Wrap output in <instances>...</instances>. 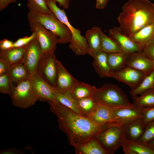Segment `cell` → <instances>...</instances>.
Segmentation results:
<instances>
[{"mask_svg": "<svg viewBox=\"0 0 154 154\" xmlns=\"http://www.w3.org/2000/svg\"><path fill=\"white\" fill-rule=\"evenodd\" d=\"M48 103L57 117L59 128L67 135L70 145L73 146L87 142L110 124L95 122L56 101Z\"/></svg>", "mask_w": 154, "mask_h": 154, "instance_id": "6da1fadb", "label": "cell"}, {"mask_svg": "<svg viewBox=\"0 0 154 154\" xmlns=\"http://www.w3.org/2000/svg\"><path fill=\"white\" fill-rule=\"evenodd\" d=\"M117 20L121 32L130 36L154 22V4L149 0H128Z\"/></svg>", "mask_w": 154, "mask_h": 154, "instance_id": "7a4b0ae2", "label": "cell"}, {"mask_svg": "<svg viewBox=\"0 0 154 154\" xmlns=\"http://www.w3.org/2000/svg\"><path fill=\"white\" fill-rule=\"evenodd\" d=\"M93 98L97 104L111 109L135 106L129 102L127 96L119 87L111 84H105L96 88Z\"/></svg>", "mask_w": 154, "mask_h": 154, "instance_id": "3957f363", "label": "cell"}, {"mask_svg": "<svg viewBox=\"0 0 154 154\" xmlns=\"http://www.w3.org/2000/svg\"><path fill=\"white\" fill-rule=\"evenodd\" d=\"M45 1L51 12L60 22L66 25L70 31L72 37L69 46V48L77 56L88 54L89 48L85 37L81 35L80 30L72 25L64 9L59 8L54 0Z\"/></svg>", "mask_w": 154, "mask_h": 154, "instance_id": "277c9868", "label": "cell"}, {"mask_svg": "<svg viewBox=\"0 0 154 154\" xmlns=\"http://www.w3.org/2000/svg\"><path fill=\"white\" fill-rule=\"evenodd\" d=\"M27 18L29 21L39 23L57 35L58 37V43L64 44L70 42L72 35L68 28L52 12L50 14H39L29 11Z\"/></svg>", "mask_w": 154, "mask_h": 154, "instance_id": "5b68a950", "label": "cell"}, {"mask_svg": "<svg viewBox=\"0 0 154 154\" xmlns=\"http://www.w3.org/2000/svg\"><path fill=\"white\" fill-rule=\"evenodd\" d=\"M108 154H114L121 146L124 139L121 125L110 123L95 136Z\"/></svg>", "mask_w": 154, "mask_h": 154, "instance_id": "8992f818", "label": "cell"}, {"mask_svg": "<svg viewBox=\"0 0 154 154\" xmlns=\"http://www.w3.org/2000/svg\"><path fill=\"white\" fill-rule=\"evenodd\" d=\"M14 87L10 96L13 104L21 108H26L38 100L31 84V78Z\"/></svg>", "mask_w": 154, "mask_h": 154, "instance_id": "52a82bcc", "label": "cell"}, {"mask_svg": "<svg viewBox=\"0 0 154 154\" xmlns=\"http://www.w3.org/2000/svg\"><path fill=\"white\" fill-rule=\"evenodd\" d=\"M57 60L54 52L43 53L36 73L54 87L57 78Z\"/></svg>", "mask_w": 154, "mask_h": 154, "instance_id": "ba28073f", "label": "cell"}, {"mask_svg": "<svg viewBox=\"0 0 154 154\" xmlns=\"http://www.w3.org/2000/svg\"><path fill=\"white\" fill-rule=\"evenodd\" d=\"M32 32H35L43 53L54 52L56 49L58 36L50 31H48L40 23L29 21Z\"/></svg>", "mask_w": 154, "mask_h": 154, "instance_id": "9c48e42d", "label": "cell"}, {"mask_svg": "<svg viewBox=\"0 0 154 154\" xmlns=\"http://www.w3.org/2000/svg\"><path fill=\"white\" fill-rule=\"evenodd\" d=\"M43 54L37 38L25 46L23 63L27 67L31 75L36 73Z\"/></svg>", "mask_w": 154, "mask_h": 154, "instance_id": "30bf717a", "label": "cell"}, {"mask_svg": "<svg viewBox=\"0 0 154 154\" xmlns=\"http://www.w3.org/2000/svg\"><path fill=\"white\" fill-rule=\"evenodd\" d=\"M146 75L143 72L126 66L119 70L112 71L111 78L125 84L132 90L139 84Z\"/></svg>", "mask_w": 154, "mask_h": 154, "instance_id": "8fae6325", "label": "cell"}, {"mask_svg": "<svg viewBox=\"0 0 154 154\" xmlns=\"http://www.w3.org/2000/svg\"><path fill=\"white\" fill-rule=\"evenodd\" d=\"M31 80L38 100L48 103L56 101L54 88L37 73L31 75Z\"/></svg>", "mask_w": 154, "mask_h": 154, "instance_id": "7c38bea8", "label": "cell"}, {"mask_svg": "<svg viewBox=\"0 0 154 154\" xmlns=\"http://www.w3.org/2000/svg\"><path fill=\"white\" fill-rule=\"evenodd\" d=\"M126 66L147 75L154 69V61L147 57L142 51L128 54Z\"/></svg>", "mask_w": 154, "mask_h": 154, "instance_id": "4fadbf2b", "label": "cell"}, {"mask_svg": "<svg viewBox=\"0 0 154 154\" xmlns=\"http://www.w3.org/2000/svg\"><path fill=\"white\" fill-rule=\"evenodd\" d=\"M112 112L114 123L121 125L143 118L141 108L135 106L112 109Z\"/></svg>", "mask_w": 154, "mask_h": 154, "instance_id": "5bb4252c", "label": "cell"}, {"mask_svg": "<svg viewBox=\"0 0 154 154\" xmlns=\"http://www.w3.org/2000/svg\"><path fill=\"white\" fill-rule=\"evenodd\" d=\"M108 35L118 44L123 52L129 54L142 51V48L129 37L123 34L119 27H114L109 30Z\"/></svg>", "mask_w": 154, "mask_h": 154, "instance_id": "9a60e30c", "label": "cell"}, {"mask_svg": "<svg viewBox=\"0 0 154 154\" xmlns=\"http://www.w3.org/2000/svg\"><path fill=\"white\" fill-rule=\"evenodd\" d=\"M56 65L57 78L54 88L59 91H71L78 81L68 72L57 60Z\"/></svg>", "mask_w": 154, "mask_h": 154, "instance_id": "2e32d148", "label": "cell"}, {"mask_svg": "<svg viewBox=\"0 0 154 154\" xmlns=\"http://www.w3.org/2000/svg\"><path fill=\"white\" fill-rule=\"evenodd\" d=\"M88 54L94 58L93 66L96 72L100 77H111L112 71L108 63V54L100 50L89 52Z\"/></svg>", "mask_w": 154, "mask_h": 154, "instance_id": "e0dca14e", "label": "cell"}, {"mask_svg": "<svg viewBox=\"0 0 154 154\" xmlns=\"http://www.w3.org/2000/svg\"><path fill=\"white\" fill-rule=\"evenodd\" d=\"M121 126L124 139L135 142L141 138L145 127L142 118L133 120Z\"/></svg>", "mask_w": 154, "mask_h": 154, "instance_id": "ac0fdd59", "label": "cell"}, {"mask_svg": "<svg viewBox=\"0 0 154 154\" xmlns=\"http://www.w3.org/2000/svg\"><path fill=\"white\" fill-rule=\"evenodd\" d=\"M95 136L86 143L74 145L75 154H108Z\"/></svg>", "mask_w": 154, "mask_h": 154, "instance_id": "d6986e66", "label": "cell"}, {"mask_svg": "<svg viewBox=\"0 0 154 154\" xmlns=\"http://www.w3.org/2000/svg\"><path fill=\"white\" fill-rule=\"evenodd\" d=\"M97 104L95 110L87 117L101 124L114 123L112 109L101 104Z\"/></svg>", "mask_w": 154, "mask_h": 154, "instance_id": "ffe728a7", "label": "cell"}, {"mask_svg": "<svg viewBox=\"0 0 154 154\" xmlns=\"http://www.w3.org/2000/svg\"><path fill=\"white\" fill-rule=\"evenodd\" d=\"M129 37L143 49L148 42L154 39V22Z\"/></svg>", "mask_w": 154, "mask_h": 154, "instance_id": "44dd1931", "label": "cell"}, {"mask_svg": "<svg viewBox=\"0 0 154 154\" xmlns=\"http://www.w3.org/2000/svg\"><path fill=\"white\" fill-rule=\"evenodd\" d=\"M7 73L13 81L17 84L30 79L31 76L27 67L22 62L11 65Z\"/></svg>", "mask_w": 154, "mask_h": 154, "instance_id": "7402d4cb", "label": "cell"}, {"mask_svg": "<svg viewBox=\"0 0 154 154\" xmlns=\"http://www.w3.org/2000/svg\"><path fill=\"white\" fill-rule=\"evenodd\" d=\"M101 31L100 27L94 26L86 31L85 37L88 46V53L101 50Z\"/></svg>", "mask_w": 154, "mask_h": 154, "instance_id": "603a6c76", "label": "cell"}, {"mask_svg": "<svg viewBox=\"0 0 154 154\" xmlns=\"http://www.w3.org/2000/svg\"><path fill=\"white\" fill-rule=\"evenodd\" d=\"M55 90L56 101L82 115L78 106V100L73 97L70 91H59Z\"/></svg>", "mask_w": 154, "mask_h": 154, "instance_id": "cb8c5ba5", "label": "cell"}, {"mask_svg": "<svg viewBox=\"0 0 154 154\" xmlns=\"http://www.w3.org/2000/svg\"><path fill=\"white\" fill-rule=\"evenodd\" d=\"M96 87L84 82L78 81L71 91L73 97L76 99L92 98L96 89Z\"/></svg>", "mask_w": 154, "mask_h": 154, "instance_id": "d4e9b609", "label": "cell"}, {"mask_svg": "<svg viewBox=\"0 0 154 154\" xmlns=\"http://www.w3.org/2000/svg\"><path fill=\"white\" fill-rule=\"evenodd\" d=\"M25 47L13 48L4 51L0 50V59L7 62L11 65L23 63Z\"/></svg>", "mask_w": 154, "mask_h": 154, "instance_id": "484cf974", "label": "cell"}, {"mask_svg": "<svg viewBox=\"0 0 154 154\" xmlns=\"http://www.w3.org/2000/svg\"><path fill=\"white\" fill-rule=\"evenodd\" d=\"M121 146L125 154H154L145 145L124 139Z\"/></svg>", "mask_w": 154, "mask_h": 154, "instance_id": "4316f807", "label": "cell"}, {"mask_svg": "<svg viewBox=\"0 0 154 154\" xmlns=\"http://www.w3.org/2000/svg\"><path fill=\"white\" fill-rule=\"evenodd\" d=\"M128 54L123 52L108 54L109 66L112 71L119 70L125 66Z\"/></svg>", "mask_w": 154, "mask_h": 154, "instance_id": "83f0119b", "label": "cell"}, {"mask_svg": "<svg viewBox=\"0 0 154 154\" xmlns=\"http://www.w3.org/2000/svg\"><path fill=\"white\" fill-rule=\"evenodd\" d=\"M140 95L131 96L135 106L142 108L154 106V89L147 90Z\"/></svg>", "mask_w": 154, "mask_h": 154, "instance_id": "f1b7e54d", "label": "cell"}, {"mask_svg": "<svg viewBox=\"0 0 154 154\" xmlns=\"http://www.w3.org/2000/svg\"><path fill=\"white\" fill-rule=\"evenodd\" d=\"M150 89H154V69L143 78L136 88L131 90L129 94L131 96H136Z\"/></svg>", "mask_w": 154, "mask_h": 154, "instance_id": "f546056e", "label": "cell"}, {"mask_svg": "<svg viewBox=\"0 0 154 154\" xmlns=\"http://www.w3.org/2000/svg\"><path fill=\"white\" fill-rule=\"evenodd\" d=\"M101 50L108 54L123 52L118 44L112 38L105 34L102 31L101 33Z\"/></svg>", "mask_w": 154, "mask_h": 154, "instance_id": "4dcf8cb0", "label": "cell"}, {"mask_svg": "<svg viewBox=\"0 0 154 154\" xmlns=\"http://www.w3.org/2000/svg\"><path fill=\"white\" fill-rule=\"evenodd\" d=\"M79 110L82 116L87 117L96 110L97 104L92 98H82L78 100Z\"/></svg>", "mask_w": 154, "mask_h": 154, "instance_id": "1f68e13d", "label": "cell"}, {"mask_svg": "<svg viewBox=\"0 0 154 154\" xmlns=\"http://www.w3.org/2000/svg\"><path fill=\"white\" fill-rule=\"evenodd\" d=\"M27 6L29 11L39 14H50L52 12L47 6L45 0H27Z\"/></svg>", "mask_w": 154, "mask_h": 154, "instance_id": "d6a6232c", "label": "cell"}, {"mask_svg": "<svg viewBox=\"0 0 154 154\" xmlns=\"http://www.w3.org/2000/svg\"><path fill=\"white\" fill-rule=\"evenodd\" d=\"M154 139V120L148 123L145 125L143 134L137 142L146 145Z\"/></svg>", "mask_w": 154, "mask_h": 154, "instance_id": "836d02e7", "label": "cell"}, {"mask_svg": "<svg viewBox=\"0 0 154 154\" xmlns=\"http://www.w3.org/2000/svg\"><path fill=\"white\" fill-rule=\"evenodd\" d=\"M7 73L0 75V92L10 95L14 86L12 82Z\"/></svg>", "mask_w": 154, "mask_h": 154, "instance_id": "e575fe53", "label": "cell"}, {"mask_svg": "<svg viewBox=\"0 0 154 154\" xmlns=\"http://www.w3.org/2000/svg\"><path fill=\"white\" fill-rule=\"evenodd\" d=\"M37 38L36 33L32 32V33L30 36L20 38L14 42L13 48L25 47Z\"/></svg>", "mask_w": 154, "mask_h": 154, "instance_id": "d590c367", "label": "cell"}, {"mask_svg": "<svg viewBox=\"0 0 154 154\" xmlns=\"http://www.w3.org/2000/svg\"><path fill=\"white\" fill-rule=\"evenodd\" d=\"M143 122L146 125L149 122L154 120V106L141 108Z\"/></svg>", "mask_w": 154, "mask_h": 154, "instance_id": "8d00e7d4", "label": "cell"}, {"mask_svg": "<svg viewBox=\"0 0 154 154\" xmlns=\"http://www.w3.org/2000/svg\"><path fill=\"white\" fill-rule=\"evenodd\" d=\"M142 52L148 58L154 61V39L144 46Z\"/></svg>", "mask_w": 154, "mask_h": 154, "instance_id": "74e56055", "label": "cell"}, {"mask_svg": "<svg viewBox=\"0 0 154 154\" xmlns=\"http://www.w3.org/2000/svg\"><path fill=\"white\" fill-rule=\"evenodd\" d=\"M14 42L7 39H3L0 41V50H6L13 48Z\"/></svg>", "mask_w": 154, "mask_h": 154, "instance_id": "f35d334b", "label": "cell"}, {"mask_svg": "<svg viewBox=\"0 0 154 154\" xmlns=\"http://www.w3.org/2000/svg\"><path fill=\"white\" fill-rule=\"evenodd\" d=\"M11 66L7 62L0 59V75L7 73Z\"/></svg>", "mask_w": 154, "mask_h": 154, "instance_id": "ab89813d", "label": "cell"}, {"mask_svg": "<svg viewBox=\"0 0 154 154\" xmlns=\"http://www.w3.org/2000/svg\"><path fill=\"white\" fill-rule=\"evenodd\" d=\"M24 153L16 148L3 149L0 152V154H22Z\"/></svg>", "mask_w": 154, "mask_h": 154, "instance_id": "60d3db41", "label": "cell"}, {"mask_svg": "<svg viewBox=\"0 0 154 154\" xmlns=\"http://www.w3.org/2000/svg\"><path fill=\"white\" fill-rule=\"evenodd\" d=\"M17 0H0V10L2 11L6 8L10 4L16 3Z\"/></svg>", "mask_w": 154, "mask_h": 154, "instance_id": "b9f144b4", "label": "cell"}, {"mask_svg": "<svg viewBox=\"0 0 154 154\" xmlns=\"http://www.w3.org/2000/svg\"><path fill=\"white\" fill-rule=\"evenodd\" d=\"M96 7L98 9H102L106 6L109 0H95Z\"/></svg>", "mask_w": 154, "mask_h": 154, "instance_id": "7bdbcfd3", "label": "cell"}, {"mask_svg": "<svg viewBox=\"0 0 154 154\" xmlns=\"http://www.w3.org/2000/svg\"><path fill=\"white\" fill-rule=\"evenodd\" d=\"M56 2L58 3L60 6L62 7L64 9L68 8L70 0H54Z\"/></svg>", "mask_w": 154, "mask_h": 154, "instance_id": "ee69618b", "label": "cell"}, {"mask_svg": "<svg viewBox=\"0 0 154 154\" xmlns=\"http://www.w3.org/2000/svg\"><path fill=\"white\" fill-rule=\"evenodd\" d=\"M145 145L154 152V139Z\"/></svg>", "mask_w": 154, "mask_h": 154, "instance_id": "f6af8a7d", "label": "cell"}]
</instances>
